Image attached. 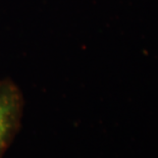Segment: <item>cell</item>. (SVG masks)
I'll return each mask as SVG.
<instances>
[{"mask_svg":"<svg viewBox=\"0 0 158 158\" xmlns=\"http://www.w3.org/2000/svg\"><path fill=\"white\" fill-rule=\"evenodd\" d=\"M25 98L10 79H0V158L11 146L22 127Z\"/></svg>","mask_w":158,"mask_h":158,"instance_id":"1","label":"cell"}]
</instances>
